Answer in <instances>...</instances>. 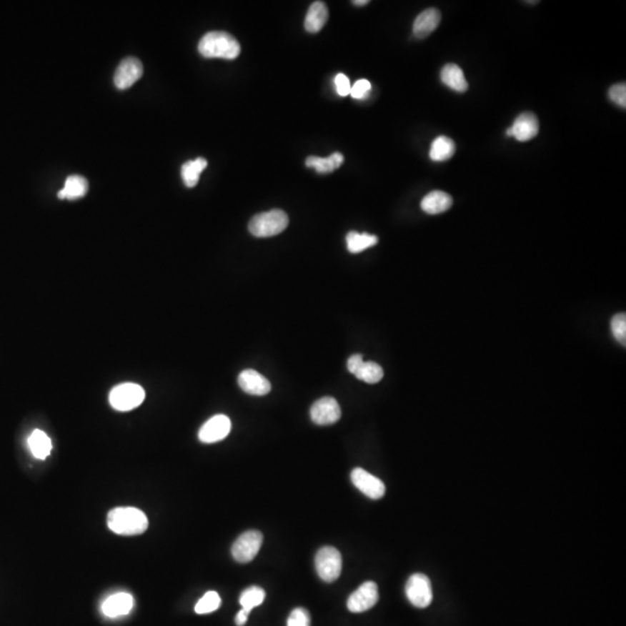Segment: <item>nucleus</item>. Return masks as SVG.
Segmentation results:
<instances>
[{
	"label": "nucleus",
	"mask_w": 626,
	"mask_h": 626,
	"mask_svg": "<svg viewBox=\"0 0 626 626\" xmlns=\"http://www.w3.org/2000/svg\"><path fill=\"white\" fill-rule=\"evenodd\" d=\"M108 527L113 532L122 536H137L144 534L149 527V520L143 512L134 507H119L109 512Z\"/></svg>",
	"instance_id": "obj_1"
},
{
	"label": "nucleus",
	"mask_w": 626,
	"mask_h": 626,
	"mask_svg": "<svg viewBox=\"0 0 626 626\" xmlns=\"http://www.w3.org/2000/svg\"><path fill=\"white\" fill-rule=\"evenodd\" d=\"M240 44L225 31H210L201 39L199 51L207 59H234L240 55Z\"/></svg>",
	"instance_id": "obj_2"
},
{
	"label": "nucleus",
	"mask_w": 626,
	"mask_h": 626,
	"mask_svg": "<svg viewBox=\"0 0 626 626\" xmlns=\"http://www.w3.org/2000/svg\"><path fill=\"white\" fill-rule=\"evenodd\" d=\"M289 224V218L286 212L279 209H274L267 212H261L251 219L249 230L251 234L258 238H268L277 236L286 230Z\"/></svg>",
	"instance_id": "obj_3"
},
{
	"label": "nucleus",
	"mask_w": 626,
	"mask_h": 626,
	"mask_svg": "<svg viewBox=\"0 0 626 626\" xmlns=\"http://www.w3.org/2000/svg\"><path fill=\"white\" fill-rule=\"evenodd\" d=\"M144 399V389L135 383L120 384L109 393L111 407L120 412L131 411L139 407Z\"/></svg>",
	"instance_id": "obj_4"
},
{
	"label": "nucleus",
	"mask_w": 626,
	"mask_h": 626,
	"mask_svg": "<svg viewBox=\"0 0 626 626\" xmlns=\"http://www.w3.org/2000/svg\"><path fill=\"white\" fill-rule=\"evenodd\" d=\"M314 566L320 579L325 582H334L342 571V557L338 549L324 547L317 552Z\"/></svg>",
	"instance_id": "obj_5"
},
{
	"label": "nucleus",
	"mask_w": 626,
	"mask_h": 626,
	"mask_svg": "<svg viewBox=\"0 0 626 626\" xmlns=\"http://www.w3.org/2000/svg\"><path fill=\"white\" fill-rule=\"evenodd\" d=\"M406 596L417 608L429 607L433 601V587L429 577L422 573H415L409 577L405 587Z\"/></svg>",
	"instance_id": "obj_6"
},
{
	"label": "nucleus",
	"mask_w": 626,
	"mask_h": 626,
	"mask_svg": "<svg viewBox=\"0 0 626 626\" xmlns=\"http://www.w3.org/2000/svg\"><path fill=\"white\" fill-rule=\"evenodd\" d=\"M264 542V536L258 530H249L240 535L239 537L237 538L231 553L236 562L240 564H247L252 562L255 556L260 551L261 545Z\"/></svg>",
	"instance_id": "obj_7"
},
{
	"label": "nucleus",
	"mask_w": 626,
	"mask_h": 626,
	"mask_svg": "<svg viewBox=\"0 0 626 626\" xmlns=\"http://www.w3.org/2000/svg\"><path fill=\"white\" fill-rule=\"evenodd\" d=\"M379 599L378 587L372 581L362 583L353 594H350L347 601V608L350 612L359 614L372 609Z\"/></svg>",
	"instance_id": "obj_8"
},
{
	"label": "nucleus",
	"mask_w": 626,
	"mask_h": 626,
	"mask_svg": "<svg viewBox=\"0 0 626 626\" xmlns=\"http://www.w3.org/2000/svg\"><path fill=\"white\" fill-rule=\"evenodd\" d=\"M350 478L354 486L359 492H362L365 497H370L372 500H379L385 495V485L381 479L372 476V473L361 467L354 469Z\"/></svg>",
	"instance_id": "obj_9"
},
{
	"label": "nucleus",
	"mask_w": 626,
	"mask_h": 626,
	"mask_svg": "<svg viewBox=\"0 0 626 626\" xmlns=\"http://www.w3.org/2000/svg\"><path fill=\"white\" fill-rule=\"evenodd\" d=\"M310 415L314 424L329 426L340 420V405L334 398L324 397L311 406Z\"/></svg>",
	"instance_id": "obj_10"
},
{
	"label": "nucleus",
	"mask_w": 626,
	"mask_h": 626,
	"mask_svg": "<svg viewBox=\"0 0 626 626\" xmlns=\"http://www.w3.org/2000/svg\"><path fill=\"white\" fill-rule=\"evenodd\" d=\"M348 372L353 374L359 381L368 384H376L382 381L384 376L383 368L374 362H364L362 355L355 354L348 359Z\"/></svg>",
	"instance_id": "obj_11"
},
{
	"label": "nucleus",
	"mask_w": 626,
	"mask_h": 626,
	"mask_svg": "<svg viewBox=\"0 0 626 626\" xmlns=\"http://www.w3.org/2000/svg\"><path fill=\"white\" fill-rule=\"evenodd\" d=\"M231 420L227 415L217 414L209 419L206 424L201 427L199 432V439L203 443H216L224 439L230 434Z\"/></svg>",
	"instance_id": "obj_12"
},
{
	"label": "nucleus",
	"mask_w": 626,
	"mask_h": 626,
	"mask_svg": "<svg viewBox=\"0 0 626 626\" xmlns=\"http://www.w3.org/2000/svg\"><path fill=\"white\" fill-rule=\"evenodd\" d=\"M143 64L135 57L123 59L117 66L114 76V83L119 89H126L132 86L143 76Z\"/></svg>",
	"instance_id": "obj_13"
},
{
	"label": "nucleus",
	"mask_w": 626,
	"mask_h": 626,
	"mask_svg": "<svg viewBox=\"0 0 626 626\" xmlns=\"http://www.w3.org/2000/svg\"><path fill=\"white\" fill-rule=\"evenodd\" d=\"M538 132H540V122L537 116L535 114L527 111L516 117L513 126L507 129L506 135L508 137H514L519 141H528L535 139L538 135Z\"/></svg>",
	"instance_id": "obj_14"
},
{
	"label": "nucleus",
	"mask_w": 626,
	"mask_h": 626,
	"mask_svg": "<svg viewBox=\"0 0 626 626\" xmlns=\"http://www.w3.org/2000/svg\"><path fill=\"white\" fill-rule=\"evenodd\" d=\"M238 384L244 392L252 396H266L272 390V384L267 378L252 369L240 372Z\"/></svg>",
	"instance_id": "obj_15"
},
{
	"label": "nucleus",
	"mask_w": 626,
	"mask_h": 626,
	"mask_svg": "<svg viewBox=\"0 0 626 626\" xmlns=\"http://www.w3.org/2000/svg\"><path fill=\"white\" fill-rule=\"evenodd\" d=\"M134 608V597L129 592H117L104 600L101 609L104 616L115 618L129 614Z\"/></svg>",
	"instance_id": "obj_16"
},
{
	"label": "nucleus",
	"mask_w": 626,
	"mask_h": 626,
	"mask_svg": "<svg viewBox=\"0 0 626 626\" xmlns=\"http://www.w3.org/2000/svg\"><path fill=\"white\" fill-rule=\"evenodd\" d=\"M439 22H441V12L439 9H424V12H421L415 19L413 24V34L417 39L429 36L436 28L439 27Z\"/></svg>",
	"instance_id": "obj_17"
},
{
	"label": "nucleus",
	"mask_w": 626,
	"mask_h": 626,
	"mask_svg": "<svg viewBox=\"0 0 626 626\" xmlns=\"http://www.w3.org/2000/svg\"><path fill=\"white\" fill-rule=\"evenodd\" d=\"M452 206V197L442 191H433L427 194L421 201V209L429 215H437L447 212Z\"/></svg>",
	"instance_id": "obj_18"
},
{
	"label": "nucleus",
	"mask_w": 626,
	"mask_h": 626,
	"mask_svg": "<svg viewBox=\"0 0 626 626\" xmlns=\"http://www.w3.org/2000/svg\"><path fill=\"white\" fill-rule=\"evenodd\" d=\"M329 19V9L324 1H314L311 4L305 18V29L309 33H318L326 25Z\"/></svg>",
	"instance_id": "obj_19"
},
{
	"label": "nucleus",
	"mask_w": 626,
	"mask_h": 626,
	"mask_svg": "<svg viewBox=\"0 0 626 626\" xmlns=\"http://www.w3.org/2000/svg\"><path fill=\"white\" fill-rule=\"evenodd\" d=\"M441 80L445 86L452 89L454 92H467L469 89L463 70L458 65L447 64L441 71Z\"/></svg>",
	"instance_id": "obj_20"
},
{
	"label": "nucleus",
	"mask_w": 626,
	"mask_h": 626,
	"mask_svg": "<svg viewBox=\"0 0 626 626\" xmlns=\"http://www.w3.org/2000/svg\"><path fill=\"white\" fill-rule=\"evenodd\" d=\"M89 191V182L80 175H71L66 179L64 187L59 192L61 200H77L85 197Z\"/></svg>",
	"instance_id": "obj_21"
},
{
	"label": "nucleus",
	"mask_w": 626,
	"mask_h": 626,
	"mask_svg": "<svg viewBox=\"0 0 626 626\" xmlns=\"http://www.w3.org/2000/svg\"><path fill=\"white\" fill-rule=\"evenodd\" d=\"M344 160L342 154L334 152L327 158L316 156H307L305 165L307 167L316 169L317 172L319 174H329V173L334 172L335 169H339L344 164Z\"/></svg>",
	"instance_id": "obj_22"
},
{
	"label": "nucleus",
	"mask_w": 626,
	"mask_h": 626,
	"mask_svg": "<svg viewBox=\"0 0 626 626\" xmlns=\"http://www.w3.org/2000/svg\"><path fill=\"white\" fill-rule=\"evenodd\" d=\"M31 454L37 459H46L51 452L52 443L49 436L40 429H35L28 439Z\"/></svg>",
	"instance_id": "obj_23"
},
{
	"label": "nucleus",
	"mask_w": 626,
	"mask_h": 626,
	"mask_svg": "<svg viewBox=\"0 0 626 626\" xmlns=\"http://www.w3.org/2000/svg\"><path fill=\"white\" fill-rule=\"evenodd\" d=\"M456 152V145L452 139L447 136H439L430 146L429 156L433 162H447Z\"/></svg>",
	"instance_id": "obj_24"
},
{
	"label": "nucleus",
	"mask_w": 626,
	"mask_h": 626,
	"mask_svg": "<svg viewBox=\"0 0 626 626\" xmlns=\"http://www.w3.org/2000/svg\"><path fill=\"white\" fill-rule=\"evenodd\" d=\"M207 165H208V162L204 158H197V159L184 163L182 169L184 184L189 188L195 187L199 182L201 173L203 172V169H206Z\"/></svg>",
	"instance_id": "obj_25"
},
{
	"label": "nucleus",
	"mask_w": 626,
	"mask_h": 626,
	"mask_svg": "<svg viewBox=\"0 0 626 626\" xmlns=\"http://www.w3.org/2000/svg\"><path fill=\"white\" fill-rule=\"evenodd\" d=\"M346 243H347V249L350 253H361L364 249L372 247L378 243V238L374 234H359L355 231H352L346 237Z\"/></svg>",
	"instance_id": "obj_26"
},
{
	"label": "nucleus",
	"mask_w": 626,
	"mask_h": 626,
	"mask_svg": "<svg viewBox=\"0 0 626 626\" xmlns=\"http://www.w3.org/2000/svg\"><path fill=\"white\" fill-rule=\"evenodd\" d=\"M264 597H266V592H264V590L261 587L252 586L242 592V595L239 597V603L243 607V609L252 611V609H254L255 607L262 605Z\"/></svg>",
	"instance_id": "obj_27"
},
{
	"label": "nucleus",
	"mask_w": 626,
	"mask_h": 626,
	"mask_svg": "<svg viewBox=\"0 0 626 626\" xmlns=\"http://www.w3.org/2000/svg\"><path fill=\"white\" fill-rule=\"evenodd\" d=\"M221 596L218 592H208L195 605V612L199 615L210 614L221 607Z\"/></svg>",
	"instance_id": "obj_28"
},
{
	"label": "nucleus",
	"mask_w": 626,
	"mask_h": 626,
	"mask_svg": "<svg viewBox=\"0 0 626 626\" xmlns=\"http://www.w3.org/2000/svg\"><path fill=\"white\" fill-rule=\"evenodd\" d=\"M611 332L616 340L625 346L626 344V314L618 313L611 319Z\"/></svg>",
	"instance_id": "obj_29"
},
{
	"label": "nucleus",
	"mask_w": 626,
	"mask_h": 626,
	"mask_svg": "<svg viewBox=\"0 0 626 626\" xmlns=\"http://www.w3.org/2000/svg\"><path fill=\"white\" fill-rule=\"evenodd\" d=\"M310 614L304 608L294 609L288 618V626H310Z\"/></svg>",
	"instance_id": "obj_30"
},
{
	"label": "nucleus",
	"mask_w": 626,
	"mask_h": 626,
	"mask_svg": "<svg viewBox=\"0 0 626 626\" xmlns=\"http://www.w3.org/2000/svg\"><path fill=\"white\" fill-rule=\"evenodd\" d=\"M370 92H372V83L367 79L357 80V83L354 84L350 89V96L355 100H363V99L368 98Z\"/></svg>",
	"instance_id": "obj_31"
},
{
	"label": "nucleus",
	"mask_w": 626,
	"mask_h": 626,
	"mask_svg": "<svg viewBox=\"0 0 626 626\" xmlns=\"http://www.w3.org/2000/svg\"><path fill=\"white\" fill-rule=\"evenodd\" d=\"M609 98L611 101L618 104L620 107H626V85L624 83L616 84L609 89Z\"/></svg>",
	"instance_id": "obj_32"
},
{
	"label": "nucleus",
	"mask_w": 626,
	"mask_h": 626,
	"mask_svg": "<svg viewBox=\"0 0 626 626\" xmlns=\"http://www.w3.org/2000/svg\"><path fill=\"white\" fill-rule=\"evenodd\" d=\"M335 87H337V92H338L339 96H347L350 94V81L348 79L347 76L344 74H339L337 77H335L334 80Z\"/></svg>",
	"instance_id": "obj_33"
},
{
	"label": "nucleus",
	"mask_w": 626,
	"mask_h": 626,
	"mask_svg": "<svg viewBox=\"0 0 626 626\" xmlns=\"http://www.w3.org/2000/svg\"><path fill=\"white\" fill-rule=\"evenodd\" d=\"M249 612L251 611L246 610V609H242V610L237 614L236 616V625L237 626H244L247 622V618H249Z\"/></svg>",
	"instance_id": "obj_34"
},
{
	"label": "nucleus",
	"mask_w": 626,
	"mask_h": 626,
	"mask_svg": "<svg viewBox=\"0 0 626 626\" xmlns=\"http://www.w3.org/2000/svg\"><path fill=\"white\" fill-rule=\"evenodd\" d=\"M354 5H357V6H364L367 4H369L368 0H354Z\"/></svg>",
	"instance_id": "obj_35"
}]
</instances>
